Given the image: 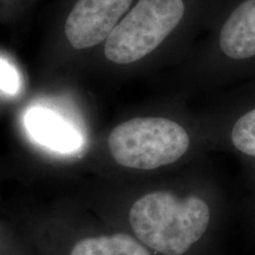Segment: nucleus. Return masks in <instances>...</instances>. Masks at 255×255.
Returning <instances> with one entry per match:
<instances>
[{"instance_id":"obj_1","label":"nucleus","mask_w":255,"mask_h":255,"mask_svg":"<svg viewBox=\"0 0 255 255\" xmlns=\"http://www.w3.org/2000/svg\"><path fill=\"white\" fill-rule=\"evenodd\" d=\"M220 0H136L101 46L115 70L173 68L210 23Z\"/></svg>"},{"instance_id":"obj_2","label":"nucleus","mask_w":255,"mask_h":255,"mask_svg":"<svg viewBox=\"0 0 255 255\" xmlns=\"http://www.w3.org/2000/svg\"><path fill=\"white\" fill-rule=\"evenodd\" d=\"M200 37L168 73L178 89L255 77V0H220Z\"/></svg>"},{"instance_id":"obj_3","label":"nucleus","mask_w":255,"mask_h":255,"mask_svg":"<svg viewBox=\"0 0 255 255\" xmlns=\"http://www.w3.org/2000/svg\"><path fill=\"white\" fill-rule=\"evenodd\" d=\"M129 220L145 246L164 255H183L206 233L210 212L197 196L178 199L169 191H154L133 203Z\"/></svg>"},{"instance_id":"obj_4","label":"nucleus","mask_w":255,"mask_h":255,"mask_svg":"<svg viewBox=\"0 0 255 255\" xmlns=\"http://www.w3.org/2000/svg\"><path fill=\"white\" fill-rule=\"evenodd\" d=\"M107 144L113 158L122 167L154 170L183 158L193 146V135L181 120L148 115L115 126Z\"/></svg>"},{"instance_id":"obj_5","label":"nucleus","mask_w":255,"mask_h":255,"mask_svg":"<svg viewBox=\"0 0 255 255\" xmlns=\"http://www.w3.org/2000/svg\"><path fill=\"white\" fill-rule=\"evenodd\" d=\"M136 0H77L66 18L64 32L76 50L101 47Z\"/></svg>"},{"instance_id":"obj_6","label":"nucleus","mask_w":255,"mask_h":255,"mask_svg":"<svg viewBox=\"0 0 255 255\" xmlns=\"http://www.w3.org/2000/svg\"><path fill=\"white\" fill-rule=\"evenodd\" d=\"M25 128L38 144L59 154H75L84 144L82 133L58 114L34 107L25 115Z\"/></svg>"},{"instance_id":"obj_7","label":"nucleus","mask_w":255,"mask_h":255,"mask_svg":"<svg viewBox=\"0 0 255 255\" xmlns=\"http://www.w3.org/2000/svg\"><path fill=\"white\" fill-rule=\"evenodd\" d=\"M244 98L240 111L234 114L226 135L235 150L255 158V77L241 88Z\"/></svg>"},{"instance_id":"obj_8","label":"nucleus","mask_w":255,"mask_h":255,"mask_svg":"<svg viewBox=\"0 0 255 255\" xmlns=\"http://www.w3.org/2000/svg\"><path fill=\"white\" fill-rule=\"evenodd\" d=\"M71 255H150L149 252L128 234L88 238L79 241Z\"/></svg>"},{"instance_id":"obj_9","label":"nucleus","mask_w":255,"mask_h":255,"mask_svg":"<svg viewBox=\"0 0 255 255\" xmlns=\"http://www.w3.org/2000/svg\"><path fill=\"white\" fill-rule=\"evenodd\" d=\"M0 90L7 95H15L20 90V77L17 70L2 58H0Z\"/></svg>"}]
</instances>
